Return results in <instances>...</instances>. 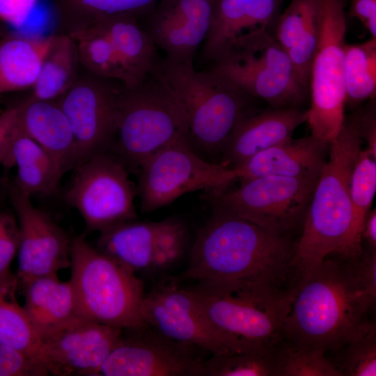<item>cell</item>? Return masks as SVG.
Instances as JSON below:
<instances>
[{
  "mask_svg": "<svg viewBox=\"0 0 376 376\" xmlns=\"http://www.w3.org/2000/svg\"><path fill=\"white\" fill-rule=\"evenodd\" d=\"M376 191V152L368 148L359 151L350 178L349 193L352 221L346 251L343 259L362 250L361 232Z\"/></svg>",
  "mask_w": 376,
  "mask_h": 376,
  "instance_id": "f1b7e54d",
  "label": "cell"
},
{
  "mask_svg": "<svg viewBox=\"0 0 376 376\" xmlns=\"http://www.w3.org/2000/svg\"><path fill=\"white\" fill-rule=\"evenodd\" d=\"M331 361L340 376L376 375V327L370 322L357 337L338 350Z\"/></svg>",
  "mask_w": 376,
  "mask_h": 376,
  "instance_id": "e575fe53",
  "label": "cell"
},
{
  "mask_svg": "<svg viewBox=\"0 0 376 376\" xmlns=\"http://www.w3.org/2000/svg\"><path fill=\"white\" fill-rule=\"evenodd\" d=\"M354 283L372 306L376 301V249L368 247L357 256L343 259Z\"/></svg>",
  "mask_w": 376,
  "mask_h": 376,
  "instance_id": "f35d334b",
  "label": "cell"
},
{
  "mask_svg": "<svg viewBox=\"0 0 376 376\" xmlns=\"http://www.w3.org/2000/svg\"><path fill=\"white\" fill-rule=\"evenodd\" d=\"M122 329L77 318L40 338L38 357L49 374L100 375L122 338Z\"/></svg>",
  "mask_w": 376,
  "mask_h": 376,
  "instance_id": "e0dca14e",
  "label": "cell"
},
{
  "mask_svg": "<svg viewBox=\"0 0 376 376\" xmlns=\"http://www.w3.org/2000/svg\"><path fill=\"white\" fill-rule=\"evenodd\" d=\"M70 37L76 43L79 64L87 72L123 84V72L116 47L101 22Z\"/></svg>",
  "mask_w": 376,
  "mask_h": 376,
  "instance_id": "f546056e",
  "label": "cell"
},
{
  "mask_svg": "<svg viewBox=\"0 0 376 376\" xmlns=\"http://www.w3.org/2000/svg\"><path fill=\"white\" fill-rule=\"evenodd\" d=\"M49 375L35 354L0 345V376H44Z\"/></svg>",
  "mask_w": 376,
  "mask_h": 376,
  "instance_id": "ab89813d",
  "label": "cell"
},
{
  "mask_svg": "<svg viewBox=\"0 0 376 376\" xmlns=\"http://www.w3.org/2000/svg\"><path fill=\"white\" fill-rule=\"evenodd\" d=\"M212 63L210 70L272 108L299 107L306 97L308 91L298 81L272 30L260 29L240 36Z\"/></svg>",
  "mask_w": 376,
  "mask_h": 376,
  "instance_id": "52a82bcc",
  "label": "cell"
},
{
  "mask_svg": "<svg viewBox=\"0 0 376 376\" xmlns=\"http://www.w3.org/2000/svg\"><path fill=\"white\" fill-rule=\"evenodd\" d=\"M360 112L361 109L345 118L338 135L329 143V156L318 178L301 237L294 246L290 267L297 280L330 255L344 258L352 221L350 178L363 140Z\"/></svg>",
  "mask_w": 376,
  "mask_h": 376,
  "instance_id": "3957f363",
  "label": "cell"
},
{
  "mask_svg": "<svg viewBox=\"0 0 376 376\" xmlns=\"http://www.w3.org/2000/svg\"><path fill=\"white\" fill-rule=\"evenodd\" d=\"M79 65L75 40L63 33L54 35L29 98L47 101L58 98L77 79Z\"/></svg>",
  "mask_w": 376,
  "mask_h": 376,
  "instance_id": "4316f807",
  "label": "cell"
},
{
  "mask_svg": "<svg viewBox=\"0 0 376 376\" xmlns=\"http://www.w3.org/2000/svg\"><path fill=\"white\" fill-rule=\"evenodd\" d=\"M13 157L17 173L15 185L29 195L54 194L63 176L52 157L18 126L13 144Z\"/></svg>",
  "mask_w": 376,
  "mask_h": 376,
  "instance_id": "484cf974",
  "label": "cell"
},
{
  "mask_svg": "<svg viewBox=\"0 0 376 376\" xmlns=\"http://www.w3.org/2000/svg\"><path fill=\"white\" fill-rule=\"evenodd\" d=\"M285 0H217L202 54L213 62L237 38L273 30Z\"/></svg>",
  "mask_w": 376,
  "mask_h": 376,
  "instance_id": "44dd1931",
  "label": "cell"
},
{
  "mask_svg": "<svg viewBox=\"0 0 376 376\" xmlns=\"http://www.w3.org/2000/svg\"><path fill=\"white\" fill-rule=\"evenodd\" d=\"M150 72L168 89L184 113L191 146L221 152L247 114L249 96L217 73L199 72L193 62L157 58Z\"/></svg>",
  "mask_w": 376,
  "mask_h": 376,
  "instance_id": "277c9868",
  "label": "cell"
},
{
  "mask_svg": "<svg viewBox=\"0 0 376 376\" xmlns=\"http://www.w3.org/2000/svg\"><path fill=\"white\" fill-rule=\"evenodd\" d=\"M320 35L313 59L306 110L311 135L329 143L345 121L346 0H318Z\"/></svg>",
  "mask_w": 376,
  "mask_h": 376,
  "instance_id": "ba28073f",
  "label": "cell"
},
{
  "mask_svg": "<svg viewBox=\"0 0 376 376\" xmlns=\"http://www.w3.org/2000/svg\"><path fill=\"white\" fill-rule=\"evenodd\" d=\"M306 120V111L299 107L247 113L223 148L220 164L234 168L253 155L292 139L295 130Z\"/></svg>",
  "mask_w": 376,
  "mask_h": 376,
  "instance_id": "d6986e66",
  "label": "cell"
},
{
  "mask_svg": "<svg viewBox=\"0 0 376 376\" xmlns=\"http://www.w3.org/2000/svg\"><path fill=\"white\" fill-rule=\"evenodd\" d=\"M18 126L55 160L65 174L78 164L69 122L55 101L27 99L19 104Z\"/></svg>",
  "mask_w": 376,
  "mask_h": 376,
  "instance_id": "7402d4cb",
  "label": "cell"
},
{
  "mask_svg": "<svg viewBox=\"0 0 376 376\" xmlns=\"http://www.w3.org/2000/svg\"><path fill=\"white\" fill-rule=\"evenodd\" d=\"M38 0H0V19L20 29L25 26Z\"/></svg>",
  "mask_w": 376,
  "mask_h": 376,
  "instance_id": "b9f144b4",
  "label": "cell"
},
{
  "mask_svg": "<svg viewBox=\"0 0 376 376\" xmlns=\"http://www.w3.org/2000/svg\"><path fill=\"white\" fill-rule=\"evenodd\" d=\"M192 148L189 140L178 141L141 164L136 193L142 212L156 211L193 191L225 190L237 180L234 169L205 161Z\"/></svg>",
  "mask_w": 376,
  "mask_h": 376,
  "instance_id": "9c48e42d",
  "label": "cell"
},
{
  "mask_svg": "<svg viewBox=\"0 0 376 376\" xmlns=\"http://www.w3.org/2000/svg\"><path fill=\"white\" fill-rule=\"evenodd\" d=\"M100 369L105 376H203L199 348L173 340L152 327L129 330Z\"/></svg>",
  "mask_w": 376,
  "mask_h": 376,
  "instance_id": "5bb4252c",
  "label": "cell"
},
{
  "mask_svg": "<svg viewBox=\"0 0 376 376\" xmlns=\"http://www.w3.org/2000/svg\"><path fill=\"white\" fill-rule=\"evenodd\" d=\"M22 289V306L40 338L79 317L70 281H61L58 274L36 279Z\"/></svg>",
  "mask_w": 376,
  "mask_h": 376,
  "instance_id": "603a6c76",
  "label": "cell"
},
{
  "mask_svg": "<svg viewBox=\"0 0 376 376\" xmlns=\"http://www.w3.org/2000/svg\"><path fill=\"white\" fill-rule=\"evenodd\" d=\"M186 288L210 322L242 352L268 351L283 339L294 288L253 298L214 295L192 286Z\"/></svg>",
  "mask_w": 376,
  "mask_h": 376,
  "instance_id": "30bf717a",
  "label": "cell"
},
{
  "mask_svg": "<svg viewBox=\"0 0 376 376\" xmlns=\"http://www.w3.org/2000/svg\"><path fill=\"white\" fill-rule=\"evenodd\" d=\"M63 198L81 216L89 231L100 232L136 217V194L127 166L109 151L81 162Z\"/></svg>",
  "mask_w": 376,
  "mask_h": 376,
  "instance_id": "7c38bea8",
  "label": "cell"
},
{
  "mask_svg": "<svg viewBox=\"0 0 376 376\" xmlns=\"http://www.w3.org/2000/svg\"><path fill=\"white\" fill-rule=\"evenodd\" d=\"M283 329L291 345L335 352L370 322L373 308L359 290L344 260L325 258L297 280Z\"/></svg>",
  "mask_w": 376,
  "mask_h": 376,
  "instance_id": "7a4b0ae2",
  "label": "cell"
},
{
  "mask_svg": "<svg viewBox=\"0 0 376 376\" xmlns=\"http://www.w3.org/2000/svg\"><path fill=\"white\" fill-rule=\"evenodd\" d=\"M17 123V107L8 108L0 113V164L4 167L14 166L13 144Z\"/></svg>",
  "mask_w": 376,
  "mask_h": 376,
  "instance_id": "60d3db41",
  "label": "cell"
},
{
  "mask_svg": "<svg viewBox=\"0 0 376 376\" xmlns=\"http://www.w3.org/2000/svg\"><path fill=\"white\" fill-rule=\"evenodd\" d=\"M118 110L111 148L125 166L137 170L143 161L163 148L189 141L182 109L151 72L134 88L123 86Z\"/></svg>",
  "mask_w": 376,
  "mask_h": 376,
  "instance_id": "8992f818",
  "label": "cell"
},
{
  "mask_svg": "<svg viewBox=\"0 0 376 376\" xmlns=\"http://www.w3.org/2000/svg\"><path fill=\"white\" fill-rule=\"evenodd\" d=\"M274 347L265 352L211 354L203 360V376H276Z\"/></svg>",
  "mask_w": 376,
  "mask_h": 376,
  "instance_id": "836d02e7",
  "label": "cell"
},
{
  "mask_svg": "<svg viewBox=\"0 0 376 376\" xmlns=\"http://www.w3.org/2000/svg\"><path fill=\"white\" fill-rule=\"evenodd\" d=\"M8 191L19 231L15 274L19 286L70 267L72 237L13 182Z\"/></svg>",
  "mask_w": 376,
  "mask_h": 376,
  "instance_id": "9a60e30c",
  "label": "cell"
},
{
  "mask_svg": "<svg viewBox=\"0 0 376 376\" xmlns=\"http://www.w3.org/2000/svg\"><path fill=\"white\" fill-rule=\"evenodd\" d=\"M158 0H55L63 33L72 36L100 19L115 15L146 17Z\"/></svg>",
  "mask_w": 376,
  "mask_h": 376,
  "instance_id": "83f0119b",
  "label": "cell"
},
{
  "mask_svg": "<svg viewBox=\"0 0 376 376\" xmlns=\"http://www.w3.org/2000/svg\"><path fill=\"white\" fill-rule=\"evenodd\" d=\"M19 231L15 214L0 210V292H15L18 288L16 275L10 270L17 253Z\"/></svg>",
  "mask_w": 376,
  "mask_h": 376,
  "instance_id": "74e56055",
  "label": "cell"
},
{
  "mask_svg": "<svg viewBox=\"0 0 376 376\" xmlns=\"http://www.w3.org/2000/svg\"><path fill=\"white\" fill-rule=\"evenodd\" d=\"M86 72L55 102L65 115L76 146L78 164L113 143L119 117L118 100L123 85Z\"/></svg>",
  "mask_w": 376,
  "mask_h": 376,
  "instance_id": "4fadbf2b",
  "label": "cell"
},
{
  "mask_svg": "<svg viewBox=\"0 0 376 376\" xmlns=\"http://www.w3.org/2000/svg\"><path fill=\"white\" fill-rule=\"evenodd\" d=\"M325 354L322 350L296 346L282 339L274 350L276 376H340Z\"/></svg>",
  "mask_w": 376,
  "mask_h": 376,
  "instance_id": "1f68e13d",
  "label": "cell"
},
{
  "mask_svg": "<svg viewBox=\"0 0 376 376\" xmlns=\"http://www.w3.org/2000/svg\"><path fill=\"white\" fill-rule=\"evenodd\" d=\"M217 0H158L144 26L156 47L174 63L193 62L210 29Z\"/></svg>",
  "mask_w": 376,
  "mask_h": 376,
  "instance_id": "ac0fdd59",
  "label": "cell"
},
{
  "mask_svg": "<svg viewBox=\"0 0 376 376\" xmlns=\"http://www.w3.org/2000/svg\"><path fill=\"white\" fill-rule=\"evenodd\" d=\"M156 250L148 271L161 272L178 262L186 249L188 228L177 217H169L159 221Z\"/></svg>",
  "mask_w": 376,
  "mask_h": 376,
  "instance_id": "d590c367",
  "label": "cell"
},
{
  "mask_svg": "<svg viewBox=\"0 0 376 376\" xmlns=\"http://www.w3.org/2000/svg\"><path fill=\"white\" fill-rule=\"evenodd\" d=\"M15 292H0V345L38 357L40 338L15 299Z\"/></svg>",
  "mask_w": 376,
  "mask_h": 376,
  "instance_id": "d6a6232c",
  "label": "cell"
},
{
  "mask_svg": "<svg viewBox=\"0 0 376 376\" xmlns=\"http://www.w3.org/2000/svg\"><path fill=\"white\" fill-rule=\"evenodd\" d=\"M70 267L80 318L127 330L147 325L141 315L142 280L92 246L84 235L72 237Z\"/></svg>",
  "mask_w": 376,
  "mask_h": 376,
  "instance_id": "5b68a950",
  "label": "cell"
},
{
  "mask_svg": "<svg viewBox=\"0 0 376 376\" xmlns=\"http://www.w3.org/2000/svg\"><path fill=\"white\" fill-rule=\"evenodd\" d=\"M318 12V0H291L284 11L281 13L273 33L286 52Z\"/></svg>",
  "mask_w": 376,
  "mask_h": 376,
  "instance_id": "8d00e7d4",
  "label": "cell"
},
{
  "mask_svg": "<svg viewBox=\"0 0 376 376\" xmlns=\"http://www.w3.org/2000/svg\"><path fill=\"white\" fill-rule=\"evenodd\" d=\"M365 240L368 247L376 249V210L370 211L365 219L361 232V242Z\"/></svg>",
  "mask_w": 376,
  "mask_h": 376,
  "instance_id": "f6af8a7d",
  "label": "cell"
},
{
  "mask_svg": "<svg viewBox=\"0 0 376 376\" xmlns=\"http://www.w3.org/2000/svg\"><path fill=\"white\" fill-rule=\"evenodd\" d=\"M345 104L357 107L376 96V38L347 44L345 54Z\"/></svg>",
  "mask_w": 376,
  "mask_h": 376,
  "instance_id": "4dcf8cb0",
  "label": "cell"
},
{
  "mask_svg": "<svg viewBox=\"0 0 376 376\" xmlns=\"http://www.w3.org/2000/svg\"><path fill=\"white\" fill-rule=\"evenodd\" d=\"M359 130L367 148L376 152V102L375 98L369 100L368 104L361 109Z\"/></svg>",
  "mask_w": 376,
  "mask_h": 376,
  "instance_id": "ee69618b",
  "label": "cell"
},
{
  "mask_svg": "<svg viewBox=\"0 0 376 376\" xmlns=\"http://www.w3.org/2000/svg\"><path fill=\"white\" fill-rule=\"evenodd\" d=\"M318 178L258 177L233 189L207 192V199L212 207L288 234L304 221Z\"/></svg>",
  "mask_w": 376,
  "mask_h": 376,
  "instance_id": "8fae6325",
  "label": "cell"
},
{
  "mask_svg": "<svg viewBox=\"0 0 376 376\" xmlns=\"http://www.w3.org/2000/svg\"><path fill=\"white\" fill-rule=\"evenodd\" d=\"M54 35H13L0 40V95L34 85Z\"/></svg>",
  "mask_w": 376,
  "mask_h": 376,
  "instance_id": "d4e9b609",
  "label": "cell"
},
{
  "mask_svg": "<svg viewBox=\"0 0 376 376\" xmlns=\"http://www.w3.org/2000/svg\"><path fill=\"white\" fill-rule=\"evenodd\" d=\"M329 146L312 135L292 138L253 155L233 169L241 181L263 176L318 178L326 162Z\"/></svg>",
  "mask_w": 376,
  "mask_h": 376,
  "instance_id": "ffe728a7",
  "label": "cell"
},
{
  "mask_svg": "<svg viewBox=\"0 0 376 376\" xmlns=\"http://www.w3.org/2000/svg\"><path fill=\"white\" fill-rule=\"evenodd\" d=\"M159 224L134 220L117 224L99 232L95 247L135 274L148 271L156 250Z\"/></svg>",
  "mask_w": 376,
  "mask_h": 376,
  "instance_id": "cb8c5ba5",
  "label": "cell"
},
{
  "mask_svg": "<svg viewBox=\"0 0 376 376\" xmlns=\"http://www.w3.org/2000/svg\"><path fill=\"white\" fill-rule=\"evenodd\" d=\"M348 16L361 22L372 38H376V0H351Z\"/></svg>",
  "mask_w": 376,
  "mask_h": 376,
  "instance_id": "7bdbcfd3",
  "label": "cell"
},
{
  "mask_svg": "<svg viewBox=\"0 0 376 376\" xmlns=\"http://www.w3.org/2000/svg\"><path fill=\"white\" fill-rule=\"evenodd\" d=\"M141 315L163 335L211 354L242 352L210 322L186 288L173 283L153 286L145 295Z\"/></svg>",
  "mask_w": 376,
  "mask_h": 376,
  "instance_id": "2e32d148",
  "label": "cell"
},
{
  "mask_svg": "<svg viewBox=\"0 0 376 376\" xmlns=\"http://www.w3.org/2000/svg\"><path fill=\"white\" fill-rule=\"evenodd\" d=\"M295 244L274 232L221 209L198 230L187 268L173 284L211 295L253 298L280 290L291 271Z\"/></svg>",
  "mask_w": 376,
  "mask_h": 376,
  "instance_id": "6da1fadb",
  "label": "cell"
}]
</instances>
